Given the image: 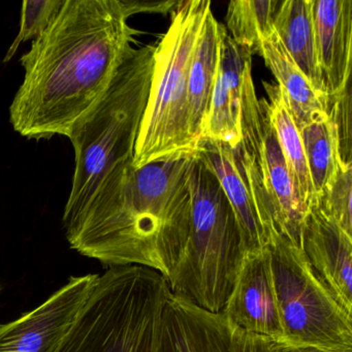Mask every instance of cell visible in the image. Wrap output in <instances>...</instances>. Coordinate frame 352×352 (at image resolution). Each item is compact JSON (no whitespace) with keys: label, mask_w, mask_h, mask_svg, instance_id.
Listing matches in <instances>:
<instances>
[{"label":"cell","mask_w":352,"mask_h":352,"mask_svg":"<svg viewBox=\"0 0 352 352\" xmlns=\"http://www.w3.org/2000/svg\"><path fill=\"white\" fill-rule=\"evenodd\" d=\"M315 199L318 201L340 162L329 117L313 121L300 131Z\"/></svg>","instance_id":"obj_20"},{"label":"cell","mask_w":352,"mask_h":352,"mask_svg":"<svg viewBox=\"0 0 352 352\" xmlns=\"http://www.w3.org/2000/svg\"><path fill=\"white\" fill-rule=\"evenodd\" d=\"M223 30L224 26L215 19L212 9L210 10L204 21L189 69L187 90L188 133L197 150L206 139L207 133Z\"/></svg>","instance_id":"obj_15"},{"label":"cell","mask_w":352,"mask_h":352,"mask_svg":"<svg viewBox=\"0 0 352 352\" xmlns=\"http://www.w3.org/2000/svg\"><path fill=\"white\" fill-rule=\"evenodd\" d=\"M170 287L158 272L109 267L56 352H158Z\"/></svg>","instance_id":"obj_5"},{"label":"cell","mask_w":352,"mask_h":352,"mask_svg":"<svg viewBox=\"0 0 352 352\" xmlns=\"http://www.w3.org/2000/svg\"><path fill=\"white\" fill-rule=\"evenodd\" d=\"M287 347L352 352V315L317 275L304 251L282 234L267 245Z\"/></svg>","instance_id":"obj_7"},{"label":"cell","mask_w":352,"mask_h":352,"mask_svg":"<svg viewBox=\"0 0 352 352\" xmlns=\"http://www.w3.org/2000/svg\"><path fill=\"white\" fill-rule=\"evenodd\" d=\"M65 0H26L22 3L21 25L3 63H9L23 43L38 38L65 6Z\"/></svg>","instance_id":"obj_22"},{"label":"cell","mask_w":352,"mask_h":352,"mask_svg":"<svg viewBox=\"0 0 352 352\" xmlns=\"http://www.w3.org/2000/svg\"><path fill=\"white\" fill-rule=\"evenodd\" d=\"M195 154L141 168L133 160L117 164L63 226L71 248L106 267L154 270L168 282L188 236V168Z\"/></svg>","instance_id":"obj_2"},{"label":"cell","mask_w":352,"mask_h":352,"mask_svg":"<svg viewBox=\"0 0 352 352\" xmlns=\"http://www.w3.org/2000/svg\"><path fill=\"white\" fill-rule=\"evenodd\" d=\"M317 58L329 100L350 84L351 0H311Z\"/></svg>","instance_id":"obj_13"},{"label":"cell","mask_w":352,"mask_h":352,"mask_svg":"<svg viewBox=\"0 0 352 352\" xmlns=\"http://www.w3.org/2000/svg\"><path fill=\"white\" fill-rule=\"evenodd\" d=\"M188 189V236L168 287L206 310L221 312L244 256L240 228L219 180L197 153L189 164Z\"/></svg>","instance_id":"obj_4"},{"label":"cell","mask_w":352,"mask_h":352,"mask_svg":"<svg viewBox=\"0 0 352 352\" xmlns=\"http://www.w3.org/2000/svg\"><path fill=\"white\" fill-rule=\"evenodd\" d=\"M154 50L155 45L133 47L106 89L69 129L75 170L63 226L85 208L117 164L133 160L149 96Z\"/></svg>","instance_id":"obj_3"},{"label":"cell","mask_w":352,"mask_h":352,"mask_svg":"<svg viewBox=\"0 0 352 352\" xmlns=\"http://www.w3.org/2000/svg\"><path fill=\"white\" fill-rule=\"evenodd\" d=\"M281 352H331L313 347H285Z\"/></svg>","instance_id":"obj_25"},{"label":"cell","mask_w":352,"mask_h":352,"mask_svg":"<svg viewBox=\"0 0 352 352\" xmlns=\"http://www.w3.org/2000/svg\"><path fill=\"white\" fill-rule=\"evenodd\" d=\"M98 275L71 277L34 310L0 324V352H56L69 333Z\"/></svg>","instance_id":"obj_9"},{"label":"cell","mask_w":352,"mask_h":352,"mask_svg":"<svg viewBox=\"0 0 352 352\" xmlns=\"http://www.w3.org/2000/svg\"><path fill=\"white\" fill-rule=\"evenodd\" d=\"M300 248L340 305L352 315V236L323 211L318 201L305 218Z\"/></svg>","instance_id":"obj_12"},{"label":"cell","mask_w":352,"mask_h":352,"mask_svg":"<svg viewBox=\"0 0 352 352\" xmlns=\"http://www.w3.org/2000/svg\"><path fill=\"white\" fill-rule=\"evenodd\" d=\"M276 0H232L226 13V30L239 48L261 54V45L274 32Z\"/></svg>","instance_id":"obj_19"},{"label":"cell","mask_w":352,"mask_h":352,"mask_svg":"<svg viewBox=\"0 0 352 352\" xmlns=\"http://www.w3.org/2000/svg\"><path fill=\"white\" fill-rule=\"evenodd\" d=\"M211 6L209 0L178 1L168 32L155 45L149 96L133 151L135 168L199 151L188 133L187 90L195 46Z\"/></svg>","instance_id":"obj_6"},{"label":"cell","mask_w":352,"mask_h":352,"mask_svg":"<svg viewBox=\"0 0 352 352\" xmlns=\"http://www.w3.org/2000/svg\"><path fill=\"white\" fill-rule=\"evenodd\" d=\"M273 28L312 87L327 98L317 58L311 0L279 1L274 14Z\"/></svg>","instance_id":"obj_17"},{"label":"cell","mask_w":352,"mask_h":352,"mask_svg":"<svg viewBox=\"0 0 352 352\" xmlns=\"http://www.w3.org/2000/svg\"><path fill=\"white\" fill-rule=\"evenodd\" d=\"M278 85L298 131L308 123L329 117V98L318 94L288 54L275 30L261 45V54Z\"/></svg>","instance_id":"obj_16"},{"label":"cell","mask_w":352,"mask_h":352,"mask_svg":"<svg viewBox=\"0 0 352 352\" xmlns=\"http://www.w3.org/2000/svg\"><path fill=\"white\" fill-rule=\"evenodd\" d=\"M221 312L241 329L287 346L267 247L244 253Z\"/></svg>","instance_id":"obj_10"},{"label":"cell","mask_w":352,"mask_h":352,"mask_svg":"<svg viewBox=\"0 0 352 352\" xmlns=\"http://www.w3.org/2000/svg\"><path fill=\"white\" fill-rule=\"evenodd\" d=\"M285 347L241 329L223 312H211L168 292L158 352H281Z\"/></svg>","instance_id":"obj_8"},{"label":"cell","mask_w":352,"mask_h":352,"mask_svg":"<svg viewBox=\"0 0 352 352\" xmlns=\"http://www.w3.org/2000/svg\"><path fill=\"white\" fill-rule=\"evenodd\" d=\"M239 148L243 156L258 166L273 209L276 232L300 247L302 226L308 212L296 195L269 112L263 131L244 138Z\"/></svg>","instance_id":"obj_11"},{"label":"cell","mask_w":352,"mask_h":352,"mask_svg":"<svg viewBox=\"0 0 352 352\" xmlns=\"http://www.w3.org/2000/svg\"><path fill=\"white\" fill-rule=\"evenodd\" d=\"M263 86L269 96L267 102L270 121L277 135L296 195L302 207L308 212L310 206L317 199L313 191L300 131L288 110L281 87L278 84L267 82Z\"/></svg>","instance_id":"obj_18"},{"label":"cell","mask_w":352,"mask_h":352,"mask_svg":"<svg viewBox=\"0 0 352 352\" xmlns=\"http://www.w3.org/2000/svg\"><path fill=\"white\" fill-rule=\"evenodd\" d=\"M351 199L352 164L339 162L318 203L323 211L350 236H352Z\"/></svg>","instance_id":"obj_21"},{"label":"cell","mask_w":352,"mask_h":352,"mask_svg":"<svg viewBox=\"0 0 352 352\" xmlns=\"http://www.w3.org/2000/svg\"><path fill=\"white\" fill-rule=\"evenodd\" d=\"M137 34L117 0H65L20 58L23 81L10 106L14 131L36 141L67 137L106 89Z\"/></svg>","instance_id":"obj_1"},{"label":"cell","mask_w":352,"mask_h":352,"mask_svg":"<svg viewBox=\"0 0 352 352\" xmlns=\"http://www.w3.org/2000/svg\"><path fill=\"white\" fill-rule=\"evenodd\" d=\"M197 154L217 177L236 214L244 253L267 247V236L245 176L238 146L232 149L226 144L205 139Z\"/></svg>","instance_id":"obj_14"},{"label":"cell","mask_w":352,"mask_h":352,"mask_svg":"<svg viewBox=\"0 0 352 352\" xmlns=\"http://www.w3.org/2000/svg\"><path fill=\"white\" fill-rule=\"evenodd\" d=\"M329 117L333 126L340 162L352 164L351 87L329 100Z\"/></svg>","instance_id":"obj_23"},{"label":"cell","mask_w":352,"mask_h":352,"mask_svg":"<svg viewBox=\"0 0 352 352\" xmlns=\"http://www.w3.org/2000/svg\"><path fill=\"white\" fill-rule=\"evenodd\" d=\"M121 12L124 17L129 20L135 14L140 13H172L178 1L168 0V1H158V0H117Z\"/></svg>","instance_id":"obj_24"}]
</instances>
